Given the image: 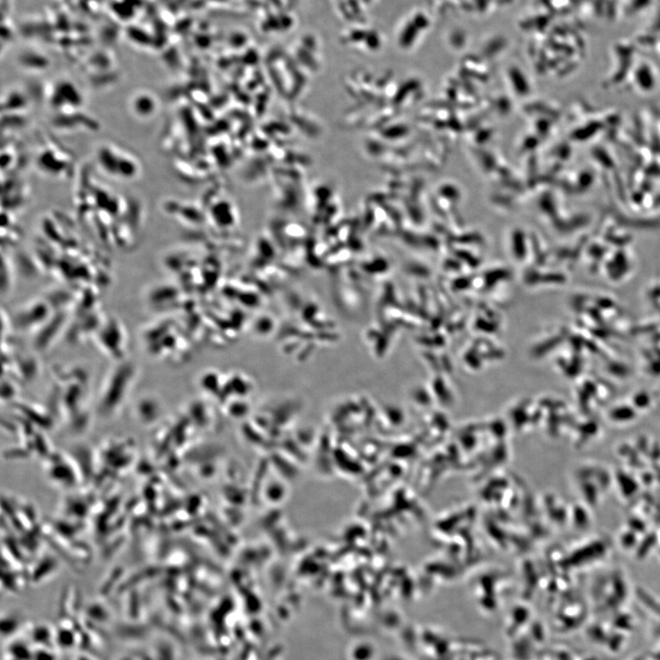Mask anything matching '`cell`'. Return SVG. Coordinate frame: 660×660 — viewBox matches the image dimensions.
<instances>
[{"instance_id": "3", "label": "cell", "mask_w": 660, "mask_h": 660, "mask_svg": "<svg viewBox=\"0 0 660 660\" xmlns=\"http://www.w3.org/2000/svg\"><path fill=\"white\" fill-rule=\"evenodd\" d=\"M159 103L156 96L148 91H139L130 100V108L137 117L149 119L155 115Z\"/></svg>"}, {"instance_id": "2", "label": "cell", "mask_w": 660, "mask_h": 660, "mask_svg": "<svg viewBox=\"0 0 660 660\" xmlns=\"http://www.w3.org/2000/svg\"><path fill=\"white\" fill-rule=\"evenodd\" d=\"M49 101L58 111L77 110L82 108L83 96L78 88L69 82H59L51 90Z\"/></svg>"}, {"instance_id": "1", "label": "cell", "mask_w": 660, "mask_h": 660, "mask_svg": "<svg viewBox=\"0 0 660 660\" xmlns=\"http://www.w3.org/2000/svg\"><path fill=\"white\" fill-rule=\"evenodd\" d=\"M101 170L112 178L131 181L141 174V164L130 151L113 144L101 145L96 153Z\"/></svg>"}]
</instances>
